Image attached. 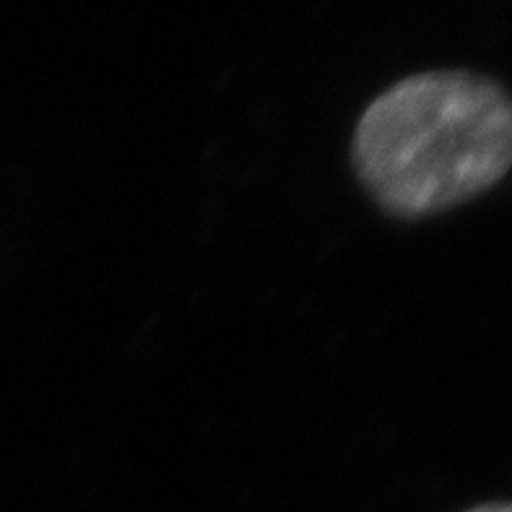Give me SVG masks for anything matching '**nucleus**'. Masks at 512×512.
<instances>
[{
	"label": "nucleus",
	"instance_id": "1",
	"mask_svg": "<svg viewBox=\"0 0 512 512\" xmlns=\"http://www.w3.org/2000/svg\"><path fill=\"white\" fill-rule=\"evenodd\" d=\"M354 164L390 214L448 211L510 172L512 97L468 71L403 78L364 110Z\"/></svg>",
	"mask_w": 512,
	"mask_h": 512
},
{
	"label": "nucleus",
	"instance_id": "2",
	"mask_svg": "<svg viewBox=\"0 0 512 512\" xmlns=\"http://www.w3.org/2000/svg\"><path fill=\"white\" fill-rule=\"evenodd\" d=\"M468 512H512V505H484Z\"/></svg>",
	"mask_w": 512,
	"mask_h": 512
}]
</instances>
